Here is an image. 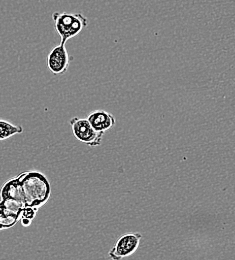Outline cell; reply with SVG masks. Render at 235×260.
I'll list each match as a JSON object with an SVG mask.
<instances>
[{"mask_svg": "<svg viewBox=\"0 0 235 260\" xmlns=\"http://www.w3.org/2000/svg\"><path fill=\"white\" fill-rule=\"evenodd\" d=\"M22 204L38 211L50 198L51 186L47 177L38 171H26L15 177Z\"/></svg>", "mask_w": 235, "mask_h": 260, "instance_id": "1", "label": "cell"}, {"mask_svg": "<svg viewBox=\"0 0 235 260\" xmlns=\"http://www.w3.org/2000/svg\"><path fill=\"white\" fill-rule=\"evenodd\" d=\"M52 20L54 29L59 34L63 44L68 39L78 35L88 24V19L82 13L54 12Z\"/></svg>", "mask_w": 235, "mask_h": 260, "instance_id": "2", "label": "cell"}, {"mask_svg": "<svg viewBox=\"0 0 235 260\" xmlns=\"http://www.w3.org/2000/svg\"><path fill=\"white\" fill-rule=\"evenodd\" d=\"M70 127L74 137L82 143H85L89 146H98L100 145L102 137L104 133L97 132L94 129L89 121L84 118L73 117L70 120Z\"/></svg>", "mask_w": 235, "mask_h": 260, "instance_id": "3", "label": "cell"}, {"mask_svg": "<svg viewBox=\"0 0 235 260\" xmlns=\"http://www.w3.org/2000/svg\"><path fill=\"white\" fill-rule=\"evenodd\" d=\"M142 235L138 232L127 233L121 236L112 249L109 251L108 256L112 260H121L130 256L138 249Z\"/></svg>", "mask_w": 235, "mask_h": 260, "instance_id": "4", "label": "cell"}, {"mask_svg": "<svg viewBox=\"0 0 235 260\" xmlns=\"http://www.w3.org/2000/svg\"><path fill=\"white\" fill-rule=\"evenodd\" d=\"M71 57L68 54L65 44L60 43L53 47L46 57V66L54 75H60L68 72Z\"/></svg>", "mask_w": 235, "mask_h": 260, "instance_id": "5", "label": "cell"}, {"mask_svg": "<svg viewBox=\"0 0 235 260\" xmlns=\"http://www.w3.org/2000/svg\"><path fill=\"white\" fill-rule=\"evenodd\" d=\"M24 208L9 200L0 201V230L8 229L15 225L21 216Z\"/></svg>", "mask_w": 235, "mask_h": 260, "instance_id": "6", "label": "cell"}, {"mask_svg": "<svg viewBox=\"0 0 235 260\" xmlns=\"http://www.w3.org/2000/svg\"><path fill=\"white\" fill-rule=\"evenodd\" d=\"M87 120L94 129L101 133H104L105 131L112 128L116 122L115 117L104 110L92 111L88 115Z\"/></svg>", "mask_w": 235, "mask_h": 260, "instance_id": "7", "label": "cell"}, {"mask_svg": "<svg viewBox=\"0 0 235 260\" xmlns=\"http://www.w3.org/2000/svg\"><path fill=\"white\" fill-rule=\"evenodd\" d=\"M23 127L21 125L13 124L9 121L0 119V141L8 139L16 134H21Z\"/></svg>", "mask_w": 235, "mask_h": 260, "instance_id": "8", "label": "cell"}, {"mask_svg": "<svg viewBox=\"0 0 235 260\" xmlns=\"http://www.w3.org/2000/svg\"><path fill=\"white\" fill-rule=\"evenodd\" d=\"M37 210H35L31 207H25L22 212H21V216L20 218H25V219H29V220H33L35 215H36Z\"/></svg>", "mask_w": 235, "mask_h": 260, "instance_id": "9", "label": "cell"}, {"mask_svg": "<svg viewBox=\"0 0 235 260\" xmlns=\"http://www.w3.org/2000/svg\"><path fill=\"white\" fill-rule=\"evenodd\" d=\"M30 223H31V220L25 219V218H21V224H22L23 226H29Z\"/></svg>", "mask_w": 235, "mask_h": 260, "instance_id": "10", "label": "cell"}]
</instances>
